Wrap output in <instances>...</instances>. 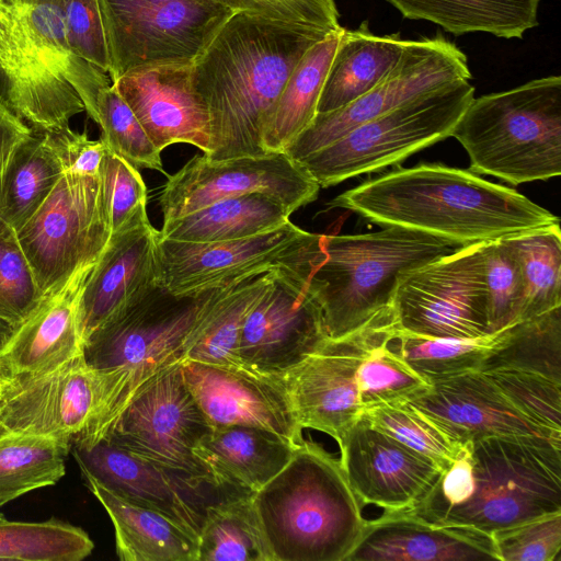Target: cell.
<instances>
[{
    "label": "cell",
    "instance_id": "cell-1",
    "mask_svg": "<svg viewBox=\"0 0 561 561\" xmlns=\"http://www.w3.org/2000/svg\"><path fill=\"white\" fill-rule=\"evenodd\" d=\"M339 30L233 13L192 64V85L210 123L206 157L266 154L262 128L288 77L311 46Z\"/></svg>",
    "mask_w": 561,
    "mask_h": 561
},
{
    "label": "cell",
    "instance_id": "cell-2",
    "mask_svg": "<svg viewBox=\"0 0 561 561\" xmlns=\"http://www.w3.org/2000/svg\"><path fill=\"white\" fill-rule=\"evenodd\" d=\"M380 226H397L465 247L559 225L560 219L513 188L443 164L399 168L334 197Z\"/></svg>",
    "mask_w": 561,
    "mask_h": 561
},
{
    "label": "cell",
    "instance_id": "cell-3",
    "mask_svg": "<svg viewBox=\"0 0 561 561\" xmlns=\"http://www.w3.org/2000/svg\"><path fill=\"white\" fill-rule=\"evenodd\" d=\"M430 523L492 535L561 512V440L490 436L461 445L410 510Z\"/></svg>",
    "mask_w": 561,
    "mask_h": 561
},
{
    "label": "cell",
    "instance_id": "cell-4",
    "mask_svg": "<svg viewBox=\"0 0 561 561\" xmlns=\"http://www.w3.org/2000/svg\"><path fill=\"white\" fill-rule=\"evenodd\" d=\"M111 84L72 50L62 0H0V98L34 130L60 131L83 111L96 123Z\"/></svg>",
    "mask_w": 561,
    "mask_h": 561
},
{
    "label": "cell",
    "instance_id": "cell-5",
    "mask_svg": "<svg viewBox=\"0 0 561 561\" xmlns=\"http://www.w3.org/2000/svg\"><path fill=\"white\" fill-rule=\"evenodd\" d=\"M218 289L178 296L158 285L85 339L83 357L96 373L100 399L72 446L102 440L144 386L184 360L187 340Z\"/></svg>",
    "mask_w": 561,
    "mask_h": 561
},
{
    "label": "cell",
    "instance_id": "cell-6",
    "mask_svg": "<svg viewBox=\"0 0 561 561\" xmlns=\"http://www.w3.org/2000/svg\"><path fill=\"white\" fill-rule=\"evenodd\" d=\"M252 501L273 561H346L367 520L340 460L311 440Z\"/></svg>",
    "mask_w": 561,
    "mask_h": 561
},
{
    "label": "cell",
    "instance_id": "cell-7",
    "mask_svg": "<svg viewBox=\"0 0 561 561\" xmlns=\"http://www.w3.org/2000/svg\"><path fill=\"white\" fill-rule=\"evenodd\" d=\"M465 245L422 231L386 226L359 234L323 236L309 287L331 339L350 334L391 307L401 278Z\"/></svg>",
    "mask_w": 561,
    "mask_h": 561
},
{
    "label": "cell",
    "instance_id": "cell-8",
    "mask_svg": "<svg viewBox=\"0 0 561 561\" xmlns=\"http://www.w3.org/2000/svg\"><path fill=\"white\" fill-rule=\"evenodd\" d=\"M450 137L466 149L476 174L512 185L559 176L561 77L473 98Z\"/></svg>",
    "mask_w": 561,
    "mask_h": 561
},
{
    "label": "cell",
    "instance_id": "cell-9",
    "mask_svg": "<svg viewBox=\"0 0 561 561\" xmlns=\"http://www.w3.org/2000/svg\"><path fill=\"white\" fill-rule=\"evenodd\" d=\"M473 98L469 80L445 83L354 127L298 162L320 187L396 165L450 137Z\"/></svg>",
    "mask_w": 561,
    "mask_h": 561
},
{
    "label": "cell",
    "instance_id": "cell-10",
    "mask_svg": "<svg viewBox=\"0 0 561 561\" xmlns=\"http://www.w3.org/2000/svg\"><path fill=\"white\" fill-rule=\"evenodd\" d=\"M111 81L165 64H192L236 13L218 0H99Z\"/></svg>",
    "mask_w": 561,
    "mask_h": 561
},
{
    "label": "cell",
    "instance_id": "cell-11",
    "mask_svg": "<svg viewBox=\"0 0 561 561\" xmlns=\"http://www.w3.org/2000/svg\"><path fill=\"white\" fill-rule=\"evenodd\" d=\"M391 312L404 332L449 339L493 334L484 278V242L407 273L394 291Z\"/></svg>",
    "mask_w": 561,
    "mask_h": 561
},
{
    "label": "cell",
    "instance_id": "cell-12",
    "mask_svg": "<svg viewBox=\"0 0 561 561\" xmlns=\"http://www.w3.org/2000/svg\"><path fill=\"white\" fill-rule=\"evenodd\" d=\"M16 236L43 295L95 264L111 237L99 175L64 174Z\"/></svg>",
    "mask_w": 561,
    "mask_h": 561
},
{
    "label": "cell",
    "instance_id": "cell-13",
    "mask_svg": "<svg viewBox=\"0 0 561 561\" xmlns=\"http://www.w3.org/2000/svg\"><path fill=\"white\" fill-rule=\"evenodd\" d=\"M322 234L290 220L237 240L184 242L157 236L159 284L178 296L196 295L247 276L301 263L321 250Z\"/></svg>",
    "mask_w": 561,
    "mask_h": 561
},
{
    "label": "cell",
    "instance_id": "cell-14",
    "mask_svg": "<svg viewBox=\"0 0 561 561\" xmlns=\"http://www.w3.org/2000/svg\"><path fill=\"white\" fill-rule=\"evenodd\" d=\"M210 430L184 381L180 363L144 386L103 439L139 458L217 485L194 453Z\"/></svg>",
    "mask_w": 561,
    "mask_h": 561
},
{
    "label": "cell",
    "instance_id": "cell-15",
    "mask_svg": "<svg viewBox=\"0 0 561 561\" xmlns=\"http://www.w3.org/2000/svg\"><path fill=\"white\" fill-rule=\"evenodd\" d=\"M320 253L274 270L241 329L238 354L244 366L282 376L329 339L322 309L309 287V275Z\"/></svg>",
    "mask_w": 561,
    "mask_h": 561
},
{
    "label": "cell",
    "instance_id": "cell-16",
    "mask_svg": "<svg viewBox=\"0 0 561 561\" xmlns=\"http://www.w3.org/2000/svg\"><path fill=\"white\" fill-rule=\"evenodd\" d=\"M319 184L284 151L213 160L194 156L168 181L159 196L163 221L191 214L216 201L263 193L291 214L317 199Z\"/></svg>",
    "mask_w": 561,
    "mask_h": 561
},
{
    "label": "cell",
    "instance_id": "cell-17",
    "mask_svg": "<svg viewBox=\"0 0 561 561\" xmlns=\"http://www.w3.org/2000/svg\"><path fill=\"white\" fill-rule=\"evenodd\" d=\"M471 77L465 53L443 35L409 39L401 59L380 83L341 108L317 113L284 152L298 161L420 93Z\"/></svg>",
    "mask_w": 561,
    "mask_h": 561
},
{
    "label": "cell",
    "instance_id": "cell-18",
    "mask_svg": "<svg viewBox=\"0 0 561 561\" xmlns=\"http://www.w3.org/2000/svg\"><path fill=\"white\" fill-rule=\"evenodd\" d=\"M379 314L350 334L329 337L282 375L301 430L323 432L339 445L348 427L363 415L360 367Z\"/></svg>",
    "mask_w": 561,
    "mask_h": 561
},
{
    "label": "cell",
    "instance_id": "cell-19",
    "mask_svg": "<svg viewBox=\"0 0 561 561\" xmlns=\"http://www.w3.org/2000/svg\"><path fill=\"white\" fill-rule=\"evenodd\" d=\"M99 399L96 373L82 354L47 371L0 377V426L71 443Z\"/></svg>",
    "mask_w": 561,
    "mask_h": 561
},
{
    "label": "cell",
    "instance_id": "cell-20",
    "mask_svg": "<svg viewBox=\"0 0 561 561\" xmlns=\"http://www.w3.org/2000/svg\"><path fill=\"white\" fill-rule=\"evenodd\" d=\"M79 469L115 493L159 511L198 537L206 507L233 491L156 465L102 439L72 446Z\"/></svg>",
    "mask_w": 561,
    "mask_h": 561
},
{
    "label": "cell",
    "instance_id": "cell-21",
    "mask_svg": "<svg viewBox=\"0 0 561 561\" xmlns=\"http://www.w3.org/2000/svg\"><path fill=\"white\" fill-rule=\"evenodd\" d=\"M184 381L213 427L243 425L273 432L295 444L301 428L283 376L248 366L181 363Z\"/></svg>",
    "mask_w": 561,
    "mask_h": 561
},
{
    "label": "cell",
    "instance_id": "cell-22",
    "mask_svg": "<svg viewBox=\"0 0 561 561\" xmlns=\"http://www.w3.org/2000/svg\"><path fill=\"white\" fill-rule=\"evenodd\" d=\"M340 463L362 506L374 504L386 512L412 508L436 482L443 470L373 426L362 415L340 444Z\"/></svg>",
    "mask_w": 561,
    "mask_h": 561
},
{
    "label": "cell",
    "instance_id": "cell-23",
    "mask_svg": "<svg viewBox=\"0 0 561 561\" xmlns=\"http://www.w3.org/2000/svg\"><path fill=\"white\" fill-rule=\"evenodd\" d=\"M405 401L459 446L490 436L561 440L522 415L480 370L436 380Z\"/></svg>",
    "mask_w": 561,
    "mask_h": 561
},
{
    "label": "cell",
    "instance_id": "cell-24",
    "mask_svg": "<svg viewBox=\"0 0 561 561\" xmlns=\"http://www.w3.org/2000/svg\"><path fill=\"white\" fill-rule=\"evenodd\" d=\"M192 64L137 68L112 82L161 152L184 142L210 153L209 116L193 89Z\"/></svg>",
    "mask_w": 561,
    "mask_h": 561
},
{
    "label": "cell",
    "instance_id": "cell-25",
    "mask_svg": "<svg viewBox=\"0 0 561 561\" xmlns=\"http://www.w3.org/2000/svg\"><path fill=\"white\" fill-rule=\"evenodd\" d=\"M94 264L46 293L0 350V377L54 369L83 354L81 296Z\"/></svg>",
    "mask_w": 561,
    "mask_h": 561
},
{
    "label": "cell",
    "instance_id": "cell-26",
    "mask_svg": "<svg viewBox=\"0 0 561 561\" xmlns=\"http://www.w3.org/2000/svg\"><path fill=\"white\" fill-rule=\"evenodd\" d=\"M157 236L147 211L111 234L82 290L84 341L111 317L160 285Z\"/></svg>",
    "mask_w": 561,
    "mask_h": 561
},
{
    "label": "cell",
    "instance_id": "cell-27",
    "mask_svg": "<svg viewBox=\"0 0 561 561\" xmlns=\"http://www.w3.org/2000/svg\"><path fill=\"white\" fill-rule=\"evenodd\" d=\"M499 560L491 535L458 526H440L408 512H385L366 520L346 561Z\"/></svg>",
    "mask_w": 561,
    "mask_h": 561
},
{
    "label": "cell",
    "instance_id": "cell-28",
    "mask_svg": "<svg viewBox=\"0 0 561 561\" xmlns=\"http://www.w3.org/2000/svg\"><path fill=\"white\" fill-rule=\"evenodd\" d=\"M297 444L263 428L227 425L213 427L194 453L217 485L253 494L286 466Z\"/></svg>",
    "mask_w": 561,
    "mask_h": 561
},
{
    "label": "cell",
    "instance_id": "cell-29",
    "mask_svg": "<svg viewBox=\"0 0 561 561\" xmlns=\"http://www.w3.org/2000/svg\"><path fill=\"white\" fill-rule=\"evenodd\" d=\"M84 484L108 514L122 561H197V537L170 516L110 490L85 470Z\"/></svg>",
    "mask_w": 561,
    "mask_h": 561
},
{
    "label": "cell",
    "instance_id": "cell-30",
    "mask_svg": "<svg viewBox=\"0 0 561 561\" xmlns=\"http://www.w3.org/2000/svg\"><path fill=\"white\" fill-rule=\"evenodd\" d=\"M409 39L374 34L367 22L344 28L319 98L317 113L341 108L360 98L396 67Z\"/></svg>",
    "mask_w": 561,
    "mask_h": 561
},
{
    "label": "cell",
    "instance_id": "cell-31",
    "mask_svg": "<svg viewBox=\"0 0 561 561\" xmlns=\"http://www.w3.org/2000/svg\"><path fill=\"white\" fill-rule=\"evenodd\" d=\"M291 213L277 199L251 193L216 201L191 214L163 221L162 238L184 242L237 240L274 230Z\"/></svg>",
    "mask_w": 561,
    "mask_h": 561
},
{
    "label": "cell",
    "instance_id": "cell-32",
    "mask_svg": "<svg viewBox=\"0 0 561 561\" xmlns=\"http://www.w3.org/2000/svg\"><path fill=\"white\" fill-rule=\"evenodd\" d=\"M405 19L432 22L456 36L482 32L523 38L538 25L540 0H387Z\"/></svg>",
    "mask_w": 561,
    "mask_h": 561
},
{
    "label": "cell",
    "instance_id": "cell-33",
    "mask_svg": "<svg viewBox=\"0 0 561 561\" xmlns=\"http://www.w3.org/2000/svg\"><path fill=\"white\" fill-rule=\"evenodd\" d=\"M273 271L256 273L219 287L197 321L184 360L241 366L238 346L244 320L273 278Z\"/></svg>",
    "mask_w": 561,
    "mask_h": 561
},
{
    "label": "cell",
    "instance_id": "cell-34",
    "mask_svg": "<svg viewBox=\"0 0 561 561\" xmlns=\"http://www.w3.org/2000/svg\"><path fill=\"white\" fill-rule=\"evenodd\" d=\"M343 30L311 46L291 71L262 128L265 152L284 151L313 121Z\"/></svg>",
    "mask_w": 561,
    "mask_h": 561
},
{
    "label": "cell",
    "instance_id": "cell-35",
    "mask_svg": "<svg viewBox=\"0 0 561 561\" xmlns=\"http://www.w3.org/2000/svg\"><path fill=\"white\" fill-rule=\"evenodd\" d=\"M65 174L47 133L33 129L0 174V220L19 231Z\"/></svg>",
    "mask_w": 561,
    "mask_h": 561
},
{
    "label": "cell",
    "instance_id": "cell-36",
    "mask_svg": "<svg viewBox=\"0 0 561 561\" xmlns=\"http://www.w3.org/2000/svg\"><path fill=\"white\" fill-rule=\"evenodd\" d=\"M479 370L528 371L561 382V307L499 330Z\"/></svg>",
    "mask_w": 561,
    "mask_h": 561
},
{
    "label": "cell",
    "instance_id": "cell-37",
    "mask_svg": "<svg viewBox=\"0 0 561 561\" xmlns=\"http://www.w3.org/2000/svg\"><path fill=\"white\" fill-rule=\"evenodd\" d=\"M197 561H273L251 493L231 492L206 507Z\"/></svg>",
    "mask_w": 561,
    "mask_h": 561
},
{
    "label": "cell",
    "instance_id": "cell-38",
    "mask_svg": "<svg viewBox=\"0 0 561 561\" xmlns=\"http://www.w3.org/2000/svg\"><path fill=\"white\" fill-rule=\"evenodd\" d=\"M71 443L0 426V506L56 484L66 472Z\"/></svg>",
    "mask_w": 561,
    "mask_h": 561
},
{
    "label": "cell",
    "instance_id": "cell-39",
    "mask_svg": "<svg viewBox=\"0 0 561 561\" xmlns=\"http://www.w3.org/2000/svg\"><path fill=\"white\" fill-rule=\"evenodd\" d=\"M514 253L525 285L519 320L561 307L560 224L502 238Z\"/></svg>",
    "mask_w": 561,
    "mask_h": 561
},
{
    "label": "cell",
    "instance_id": "cell-40",
    "mask_svg": "<svg viewBox=\"0 0 561 561\" xmlns=\"http://www.w3.org/2000/svg\"><path fill=\"white\" fill-rule=\"evenodd\" d=\"M496 332L480 339L428 337L404 332L393 322L388 346L430 385L479 370Z\"/></svg>",
    "mask_w": 561,
    "mask_h": 561
},
{
    "label": "cell",
    "instance_id": "cell-41",
    "mask_svg": "<svg viewBox=\"0 0 561 561\" xmlns=\"http://www.w3.org/2000/svg\"><path fill=\"white\" fill-rule=\"evenodd\" d=\"M93 548L82 528L57 518L36 523L0 520V560L80 561Z\"/></svg>",
    "mask_w": 561,
    "mask_h": 561
},
{
    "label": "cell",
    "instance_id": "cell-42",
    "mask_svg": "<svg viewBox=\"0 0 561 561\" xmlns=\"http://www.w3.org/2000/svg\"><path fill=\"white\" fill-rule=\"evenodd\" d=\"M96 124L106 148L137 169H152L167 175L161 151L156 148L142 125L111 84L103 88L96 99Z\"/></svg>",
    "mask_w": 561,
    "mask_h": 561
},
{
    "label": "cell",
    "instance_id": "cell-43",
    "mask_svg": "<svg viewBox=\"0 0 561 561\" xmlns=\"http://www.w3.org/2000/svg\"><path fill=\"white\" fill-rule=\"evenodd\" d=\"M363 415L373 426L427 457L443 471L453 463L461 447L407 401L378 405Z\"/></svg>",
    "mask_w": 561,
    "mask_h": 561
},
{
    "label": "cell",
    "instance_id": "cell-44",
    "mask_svg": "<svg viewBox=\"0 0 561 561\" xmlns=\"http://www.w3.org/2000/svg\"><path fill=\"white\" fill-rule=\"evenodd\" d=\"M527 420L561 438V382L520 370L482 371Z\"/></svg>",
    "mask_w": 561,
    "mask_h": 561
},
{
    "label": "cell",
    "instance_id": "cell-45",
    "mask_svg": "<svg viewBox=\"0 0 561 561\" xmlns=\"http://www.w3.org/2000/svg\"><path fill=\"white\" fill-rule=\"evenodd\" d=\"M43 296L16 231L0 220V319L15 328Z\"/></svg>",
    "mask_w": 561,
    "mask_h": 561
},
{
    "label": "cell",
    "instance_id": "cell-46",
    "mask_svg": "<svg viewBox=\"0 0 561 561\" xmlns=\"http://www.w3.org/2000/svg\"><path fill=\"white\" fill-rule=\"evenodd\" d=\"M484 278L493 332L519 320L525 285L518 262L502 239L484 242Z\"/></svg>",
    "mask_w": 561,
    "mask_h": 561
},
{
    "label": "cell",
    "instance_id": "cell-47",
    "mask_svg": "<svg viewBox=\"0 0 561 561\" xmlns=\"http://www.w3.org/2000/svg\"><path fill=\"white\" fill-rule=\"evenodd\" d=\"M99 179L111 234L147 211V188L138 169L107 148Z\"/></svg>",
    "mask_w": 561,
    "mask_h": 561
},
{
    "label": "cell",
    "instance_id": "cell-48",
    "mask_svg": "<svg viewBox=\"0 0 561 561\" xmlns=\"http://www.w3.org/2000/svg\"><path fill=\"white\" fill-rule=\"evenodd\" d=\"M501 561H560L561 512L493 533Z\"/></svg>",
    "mask_w": 561,
    "mask_h": 561
},
{
    "label": "cell",
    "instance_id": "cell-49",
    "mask_svg": "<svg viewBox=\"0 0 561 561\" xmlns=\"http://www.w3.org/2000/svg\"><path fill=\"white\" fill-rule=\"evenodd\" d=\"M69 44L83 60L108 75L110 57L99 0H62Z\"/></svg>",
    "mask_w": 561,
    "mask_h": 561
},
{
    "label": "cell",
    "instance_id": "cell-50",
    "mask_svg": "<svg viewBox=\"0 0 561 561\" xmlns=\"http://www.w3.org/2000/svg\"><path fill=\"white\" fill-rule=\"evenodd\" d=\"M234 12L265 19L339 30V12L334 0H218Z\"/></svg>",
    "mask_w": 561,
    "mask_h": 561
},
{
    "label": "cell",
    "instance_id": "cell-51",
    "mask_svg": "<svg viewBox=\"0 0 561 561\" xmlns=\"http://www.w3.org/2000/svg\"><path fill=\"white\" fill-rule=\"evenodd\" d=\"M47 134L60 159L65 174L99 175L106 151V146L101 139L91 140L85 131H75L70 127Z\"/></svg>",
    "mask_w": 561,
    "mask_h": 561
},
{
    "label": "cell",
    "instance_id": "cell-52",
    "mask_svg": "<svg viewBox=\"0 0 561 561\" xmlns=\"http://www.w3.org/2000/svg\"><path fill=\"white\" fill-rule=\"evenodd\" d=\"M33 129L0 98V174L18 145Z\"/></svg>",
    "mask_w": 561,
    "mask_h": 561
},
{
    "label": "cell",
    "instance_id": "cell-53",
    "mask_svg": "<svg viewBox=\"0 0 561 561\" xmlns=\"http://www.w3.org/2000/svg\"><path fill=\"white\" fill-rule=\"evenodd\" d=\"M13 330L14 328L11 324L0 319V350L11 336Z\"/></svg>",
    "mask_w": 561,
    "mask_h": 561
},
{
    "label": "cell",
    "instance_id": "cell-54",
    "mask_svg": "<svg viewBox=\"0 0 561 561\" xmlns=\"http://www.w3.org/2000/svg\"><path fill=\"white\" fill-rule=\"evenodd\" d=\"M3 519H5L4 515L2 513H0V520H3Z\"/></svg>",
    "mask_w": 561,
    "mask_h": 561
}]
</instances>
